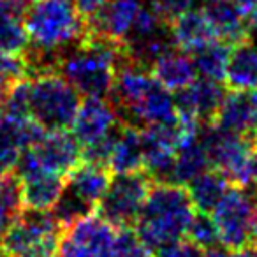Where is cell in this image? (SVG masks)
Returning <instances> with one entry per match:
<instances>
[{
    "instance_id": "obj_6",
    "label": "cell",
    "mask_w": 257,
    "mask_h": 257,
    "mask_svg": "<svg viewBox=\"0 0 257 257\" xmlns=\"http://www.w3.org/2000/svg\"><path fill=\"white\" fill-rule=\"evenodd\" d=\"M211 218L224 246H252L257 229V189L231 185L211 211Z\"/></svg>"
},
{
    "instance_id": "obj_35",
    "label": "cell",
    "mask_w": 257,
    "mask_h": 257,
    "mask_svg": "<svg viewBox=\"0 0 257 257\" xmlns=\"http://www.w3.org/2000/svg\"><path fill=\"white\" fill-rule=\"evenodd\" d=\"M246 25H248V34H255L257 36V6L248 13V18H246Z\"/></svg>"
},
{
    "instance_id": "obj_22",
    "label": "cell",
    "mask_w": 257,
    "mask_h": 257,
    "mask_svg": "<svg viewBox=\"0 0 257 257\" xmlns=\"http://www.w3.org/2000/svg\"><path fill=\"white\" fill-rule=\"evenodd\" d=\"M224 81L236 92L257 90V44L253 41L246 39L231 48Z\"/></svg>"
},
{
    "instance_id": "obj_27",
    "label": "cell",
    "mask_w": 257,
    "mask_h": 257,
    "mask_svg": "<svg viewBox=\"0 0 257 257\" xmlns=\"http://www.w3.org/2000/svg\"><path fill=\"white\" fill-rule=\"evenodd\" d=\"M185 236H189L187 239H190L194 245L201 246L203 250H208L220 243L217 225H215L213 218L210 217V213H201V211H197L194 215Z\"/></svg>"
},
{
    "instance_id": "obj_8",
    "label": "cell",
    "mask_w": 257,
    "mask_h": 257,
    "mask_svg": "<svg viewBox=\"0 0 257 257\" xmlns=\"http://www.w3.org/2000/svg\"><path fill=\"white\" fill-rule=\"evenodd\" d=\"M152 182L147 171L114 175L97 206V213L114 227H133L147 201Z\"/></svg>"
},
{
    "instance_id": "obj_31",
    "label": "cell",
    "mask_w": 257,
    "mask_h": 257,
    "mask_svg": "<svg viewBox=\"0 0 257 257\" xmlns=\"http://www.w3.org/2000/svg\"><path fill=\"white\" fill-rule=\"evenodd\" d=\"M154 257H204V253L201 246L194 245L190 239L182 238L155 250Z\"/></svg>"
},
{
    "instance_id": "obj_38",
    "label": "cell",
    "mask_w": 257,
    "mask_h": 257,
    "mask_svg": "<svg viewBox=\"0 0 257 257\" xmlns=\"http://www.w3.org/2000/svg\"><path fill=\"white\" fill-rule=\"evenodd\" d=\"M253 141H255V143H257V133H255V136H253Z\"/></svg>"
},
{
    "instance_id": "obj_3",
    "label": "cell",
    "mask_w": 257,
    "mask_h": 257,
    "mask_svg": "<svg viewBox=\"0 0 257 257\" xmlns=\"http://www.w3.org/2000/svg\"><path fill=\"white\" fill-rule=\"evenodd\" d=\"M23 27L30 48L58 57L86 34V20L72 0H32L23 15Z\"/></svg>"
},
{
    "instance_id": "obj_36",
    "label": "cell",
    "mask_w": 257,
    "mask_h": 257,
    "mask_svg": "<svg viewBox=\"0 0 257 257\" xmlns=\"http://www.w3.org/2000/svg\"><path fill=\"white\" fill-rule=\"evenodd\" d=\"M11 218H8V217H4V215H0V243H2V238H4V232H6V229L9 227V224H11Z\"/></svg>"
},
{
    "instance_id": "obj_20",
    "label": "cell",
    "mask_w": 257,
    "mask_h": 257,
    "mask_svg": "<svg viewBox=\"0 0 257 257\" xmlns=\"http://www.w3.org/2000/svg\"><path fill=\"white\" fill-rule=\"evenodd\" d=\"M148 69H150L152 76L169 92H178V90L189 86L197 74L192 57H189L187 51H182L178 48H173L159 58H155Z\"/></svg>"
},
{
    "instance_id": "obj_25",
    "label": "cell",
    "mask_w": 257,
    "mask_h": 257,
    "mask_svg": "<svg viewBox=\"0 0 257 257\" xmlns=\"http://www.w3.org/2000/svg\"><path fill=\"white\" fill-rule=\"evenodd\" d=\"M210 159L204 150L201 140L185 143L176 150V157L173 162L171 173H169L168 182L178 183V185H189L194 178L204 173L210 168Z\"/></svg>"
},
{
    "instance_id": "obj_32",
    "label": "cell",
    "mask_w": 257,
    "mask_h": 257,
    "mask_svg": "<svg viewBox=\"0 0 257 257\" xmlns=\"http://www.w3.org/2000/svg\"><path fill=\"white\" fill-rule=\"evenodd\" d=\"M204 257H257L253 246H243V248H231V246H211L206 250Z\"/></svg>"
},
{
    "instance_id": "obj_28",
    "label": "cell",
    "mask_w": 257,
    "mask_h": 257,
    "mask_svg": "<svg viewBox=\"0 0 257 257\" xmlns=\"http://www.w3.org/2000/svg\"><path fill=\"white\" fill-rule=\"evenodd\" d=\"M22 210V190L20 178L15 173L0 176V215L8 218H15Z\"/></svg>"
},
{
    "instance_id": "obj_9",
    "label": "cell",
    "mask_w": 257,
    "mask_h": 257,
    "mask_svg": "<svg viewBox=\"0 0 257 257\" xmlns=\"http://www.w3.org/2000/svg\"><path fill=\"white\" fill-rule=\"evenodd\" d=\"M118 227L97 211L64 227L58 257H116Z\"/></svg>"
},
{
    "instance_id": "obj_1",
    "label": "cell",
    "mask_w": 257,
    "mask_h": 257,
    "mask_svg": "<svg viewBox=\"0 0 257 257\" xmlns=\"http://www.w3.org/2000/svg\"><path fill=\"white\" fill-rule=\"evenodd\" d=\"M125 55V43L86 32L76 46L62 55L58 72L74 86L79 95L107 99L118 64Z\"/></svg>"
},
{
    "instance_id": "obj_16",
    "label": "cell",
    "mask_w": 257,
    "mask_h": 257,
    "mask_svg": "<svg viewBox=\"0 0 257 257\" xmlns=\"http://www.w3.org/2000/svg\"><path fill=\"white\" fill-rule=\"evenodd\" d=\"M20 178L22 208L37 211H51L65 189V176L37 169Z\"/></svg>"
},
{
    "instance_id": "obj_33",
    "label": "cell",
    "mask_w": 257,
    "mask_h": 257,
    "mask_svg": "<svg viewBox=\"0 0 257 257\" xmlns=\"http://www.w3.org/2000/svg\"><path fill=\"white\" fill-rule=\"evenodd\" d=\"M76 6V9L79 11V15L85 20L92 18L95 13H99L102 9V6L106 4L107 0H72Z\"/></svg>"
},
{
    "instance_id": "obj_19",
    "label": "cell",
    "mask_w": 257,
    "mask_h": 257,
    "mask_svg": "<svg viewBox=\"0 0 257 257\" xmlns=\"http://www.w3.org/2000/svg\"><path fill=\"white\" fill-rule=\"evenodd\" d=\"M176 120V102L166 86L155 79L152 86L147 90L143 99L134 107L133 114L128 118V125L145 127L152 123H171Z\"/></svg>"
},
{
    "instance_id": "obj_14",
    "label": "cell",
    "mask_w": 257,
    "mask_h": 257,
    "mask_svg": "<svg viewBox=\"0 0 257 257\" xmlns=\"http://www.w3.org/2000/svg\"><path fill=\"white\" fill-rule=\"evenodd\" d=\"M227 133L253 138L257 133V90L225 93L213 123Z\"/></svg>"
},
{
    "instance_id": "obj_12",
    "label": "cell",
    "mask_w": 257,
    "mask_h": 257,
    "mask_svg": "<svg viewBox=\"0 0 257 257\" xmlns=\"http://www.w3.org/2000/svg\"><path fill=\"white\" fill-rule=\"evenodd\" d=\"M118 123V114L109 100L104 97H85V100L79 104L71 128L83 148L106 138Z\"/></svg>"
},
{
    "instance_id": "obj_29",
    "label": "cell",
    "mask_w": 257,
    "mask_h": 257,
    "mask_svg": "<svg viewBox=\"0 0 257 257\" xmlns=\"http://www.w3.org/2000/svg\"><path fill=\"white\" fill-rule=\"evenodd\" d=\"M116 257H154V252L141 243L133 227H118Z\"/></svg>"
},
{
    "instance_id": "obj_17",
    "label": "cell",
    "mask_w": 257,
    "mask_h": 257,
    "mask_svg": "<svg viewBox=\"0 0 257 257\" xmlns=\"http://www.w3.org/2000/svg\"><path fill=\"white\" fill-rule=\"evenodd\" d=\"M203 11L210 20L217 39L225 41L231 46L250 39L246 15L232 0H208Z\"/></svg>"
},
{
    "instance_id": "obj_23",
    "label": "cell",
    "mask_w": 257,
    "mask_h": 257,
    "mask_svg": "<svg viewBox=\"0 0 257 257\" xmlns=\"http://www.w3.org/2000/svg\"><path fill=\"white\" fill-rule=\"evenodd\" d=\"M169 32L175 41V46L187 53H192L194 50L215 39L213 29L204 11L194 8L173 20L169 23Z\"/></svg>"
},
{
    "instance_id": "obj_15",
    "label": "cell",
    "mask_w": 257,
    "mask_h": 257,
    "mask_svg": "<svg viewBox=\"0 0 257 257\" xmlns=\"http://www.w3.org/2000/svg\"><path fill=\"white\" fill-rule=\"evenodd\" d=\"M145 0H107L99 13L86 20V32L125 43Z\"/></svg>"
},
{
    "instance_id": "obj_24",
    "label": "cell",
    "mask_w": 257,
    "mask_h": 257,
    "mask_svg": "<svg viewBox=\"0 0 257 257\" xmlns=\"http://www.w3.org/2000/svg\"><path fill=\"white\" fill-rule=\"evenodd\" d=\"M231 189L229 180L217 169H206L189 183V196L196 211L211 213Z\"/></svg>"
},
{
    "instance_id": "obj_10",
    "label": "cell",
    "mask_w": 257,
    "mask_h": 257,
    "mask_svg": "<svg viewBox=\"0 0 257 257\" xmlns=\"http://www.w3.org/2000/svg\"><path fill=\"white\" fill-rule=\"evenodd\" d=\"M23 152L36 168L60 176H67L81 162V145L67 128L44 131L43 136Z\"/></svg>"
},
{
    "instance_id": "obj_26",
    "label": "cell",
    "mask_w": 257,
    "mask_h": 257,
    "mask_svg": "<svg viewBox=\"0 0 257 257\" xmlns=\"http://www.w3.org/2000/svg\"><path fill=\"white\" fill-rule=\"evenodd\" d=\"M231 44L215 37L210 43L194 50L192 62L197 74H201V78L213 79V81H224L229 57H231Z\"/></svg>"
},
{
    "instance_id": "obj_18",
    "label": "cell",
    "mask_w": 257,
    "mask_h": 257,
    "mask_svg": "<svg viewBox=\"0 0 257 257\" xmlns=\"http://www.w3.org/2000/svg\"><path fill=\"white\" fill-rule=\"evenodd\" d=\"M65 178H67L65 189L74 194L78 199H81L83 203L97 210L113 176H111L107 166L81 161Z\"/></svg>"
},
{
    "instance_id": "obj_34",
    "label": "cell",
    "mask_w": 257,
    "mask_h": 257,
    "mask_svg": "<svg viewBox=\"0 0 257 257\" xmlns=\"http://www.w3.org/2000/svg\"><path fill=\"white\" fill-rule=\"evenodd\" d=\"M248 173H250V183L257 189V143H253L248 157Z\"/></svg>"
},
{
    "instance_id": "obj_30",
    "label": "cell",
    "mask_w": 257,
    "mask_h": 257,
    "mask_svg": "<svg viewBox=\"0 0 257 257\" xmlns=\"http://www.w3.org/2000/svg\"><path fill=\"white\" fill-rule=\"evenodd\" d=\"M196 0H148V6L164 20L166 23H171L175 18L183 15L185 11L194 8Z\"/></svg>"
},
{
    "instance_id": "obj_4",
    "label": "cell",
    "mask_w": 257,
    "mask_h": 257,
    "mask_svg": "<svg viewBox=\"0 0 257 257\" xmlns=\"http://www.w3.org/2000/svg\"><path fill=\"white\" fill-rule=\"evenodd\" d=\"M62 232L51 211L22 208L6 229L0 248L8 257H58Z\"/></svg>"
},
{
    "instance_id": "obj_21",
    "label": "cell",
    "mask_w": 257,
    "mask_h": 257,
    "mask_svg": "<svg viewBox=\"0 0 257 257\" xmlns=\"http://www.w3.org/2000/svg\"><path fill=\"white\" fill-rule=\"evenodd\" d=\"M107 168L114 175H127V173L145 171L143 169V141H141V128L120 121L118 136L111 150Z\"/></svg>"
},
{
    "instance_id": "obj_7",
    "label": "cell",
    "mask_w": 257,
    "mask_h": 257,
    "mask_svg": "<svg viewBox=\"0 0 257 257\" xmlns=\"http://www.w3.org/2000/svg\"><path fill=\"white\" fill-rule=\"evenodd\" d=\"M213 169L220 171L234 187H250L248 157L253 138L227 133L215 125H203L199 134Z\"/></svg>"
},
{
    "instance_id": "obj_2",
    "label": "cell",
    "mask_w": 257,
    "mask_h": 257,
    "mask_svg": "<svg viewBox=\"0 0 257 257\" xmlns=\"http://www.w3.org/2000/svg\"><path fill=\"white\" fill-rule=\"evenodd\" d=\"M196 215L185 185L154 180L133 229L150 252L182 239Z\"/></svg>"
},
{
    "instance_id": "obj_11",
    "label": "cell",
    "mask_w": 257,
    "mask_h": 257,
    "mask_svg": "<svg viewBox=\"0 0 257 257\" xmlns=\"http://www.w3.org/2000/svg\"><path fill=\"white\" fill-rule=\"evenodd\" d=\"M143 141V169L152 180L168 182L176 150L182 145L176 120L171 123H152L141 127Z\"/></svg>"
},
{
    "instance_id": "obj_37",
    "label": "cell",
    "mask_w": 257,
    "mask_h": 257,
    "mask_svg": "<svg viewBox=\"0 0 257 257\" xmlns=\"http://www.w3.org/2000/svg\"><path fill=\"white\" fill-rule=\"evenodd\" d=\"M0 257H8V255L4 253V250H2V248H0Z\"/></svg>"
},
{
    "instance_id": "obj_13",
    "label": "cell",
    "mask_w": 257,
    "mask_h": 257,
    "mask_svg": "<svg viewBox=\"0 0 257 257\" xmlns=\"http://www.w3.org/2000/svg\"><path fill=\"white\" fill-rule=\"evenodd\" d=\"M225 93L227 92L220 81L206 78L194 79L189 86L176 92V113L196 118L203 125H210L217 116Z\"/></svg>"
},
{
    "instance_id": "obj_5",
    "label": "cell",
    "mask_w": 257,
    "mask_h": 257,
    "mask_svg": "<svg viewBox=\"0 0 257 257\" xmlns=\"http://www.w3.org/2000/svg\"><path fill=\"white\" fill-rule=\"evenodd\" d=\"M79 97L60 72L37 74L29 83V114L44 131L71 128L81 104Z\"/></svg>"
}]
</instances>
